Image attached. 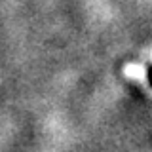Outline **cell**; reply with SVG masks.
<instances>
[{
	"mask_svg": "<svg viewBox=\"0 0 152 152\" xmlns=\"http://www.w3.org/2000/svg\"><path fill=\"white\" fill-rule=\"evenodd\" d=\"M148 82H150V86H152V66L148 69Z\"/></svg>",
	"mask_w": 152,
	"mask_h": 152,
	"instance_id": "obj_1",
	"label": "cell"
}]
</instances>
